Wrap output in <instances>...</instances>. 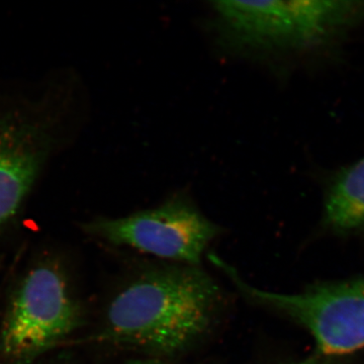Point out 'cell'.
I'll use <instances>...</instances> for the list:
<instances>
[{"mask_svg": "<svg viewBox=\"0 0 364 364\" xmlns=\"http://www.w3.org/2000/svg\"><path fill=\"white\" fill-rule=\"evenodd\" d=\"M222 305L221 289L202 267L150 268L112 299L98 339L148 358H176L207 336Z\"/></svg>", "mask_w": 364, "mask_h": 364, "instance_id": "6da1fadb", "label": "cell"}, {"mask_svg": "<svg viewBox=\"0 0 364 364\" xmlns=\"http://www.w3.org/2000/svg\"><path fill=\"white\" fill-rule=\"evenodd\" d=\"M31 97H0V231L20 213L63 139L65 90L47 87Z\"/></svg>", "mask_w": 364, "mask_h": 364, "instance_id": "7a4b0ae2", "label": "cell"}, {"mask_svg": "<svg viewBox=\"0 0 364 364\" xmlns=\"http://www.w3.org/2000/svg\"><path fill=\"white\" fill-rule=\"evenodd\" d=\"M232 40L249 47L313 48L364 23V1H215Z\"/></svg>", "mask_w": 364, "mask_h": 364, "instance_id": "3957f363", "label": "cell"}, {"mask_svg": "<svg viewBox=\"0 0 364 364\" xmlns=\"http://www.w3.org/2000/svg\"><path fill=\"white\" fill-rule=\"evenodd\" d=\"M210 259L246 299L305 328L322 355H344L364 348V277L320 282L296 294L272 293L250 286L218 256Z\"/></svg>", "mask_w": 364, "mask_h": 364, "instance_id": "277c9868", "label": "cell"}, {"mask_svg": "<svg viewBox=\"0 0 364 364\" xmlns=\"http://www.w3.org/2000/svg\"><path fill=\"white\" fill-rule=\"evenodd\" d=\"M82 312L63 272L43 263L28 272L11 299L0 329V358L31 364L78 329Z\"/></svg>", "mask_w": 364, "mask_h": 364, "instance_id": "5b68a950", "label": "cell"}, {"mask_svg": "<svg viewBox=\"0 0 364 364\" xmlns=\"http://www.w3.org/2000/svg\"><path fill=\"white\" fill-rule=\"evenodd\" d=\"M82 228L112 245L191 267L202 265L203 254L220 233V228L184 196L124 217L97 218Z\"/></svg>", "mask_w": 364, "mask_h": 364, "instance_id": "8992f818", "label": "cell"}, {"mask_svg": "<svg viewBox=\"0 0 364 364\" xmlns=\"http://www.w3.org/2000/svg\"><path fill=\"white\" fill-rule=\"evenodd\" d=\"M323 223L337 234L364 232V158L342 167L330 178Z\"/></svg>", "mask_w": 364, "mask_h": 364, "instance_id": "52a82bcc", "label": "cell"}, {"mask_svg": "<svg viewBox=\"0 0 364 364\" xmlns=\"http://www.w3.org/2000/svg\"><path fill=\"white\" fill-rule=\"evenodd\" d=\"M126 364H169L162 359L147 358L141 359H134V360L129 361Z\"/></svg>", "mask_w": 364, "mask_h": 364, "instance_id": "ba28073f", "label": "cell"}, {"mask_svg": "<svg viewBox=\"0 0 364 364\" xmlns=\"http://www.w3.org/2000/svg\"><path fill=\"white\" fill-rule=\"evenodd\" d=\"M282 364H331L325 360L324 358H308L304 359V360L293 361V363H287Z\"/></svg>", "mask_w": 364, "mask_h": 364, "instance_id": "9c48e42d", "label": "cell"}]
</instances>
